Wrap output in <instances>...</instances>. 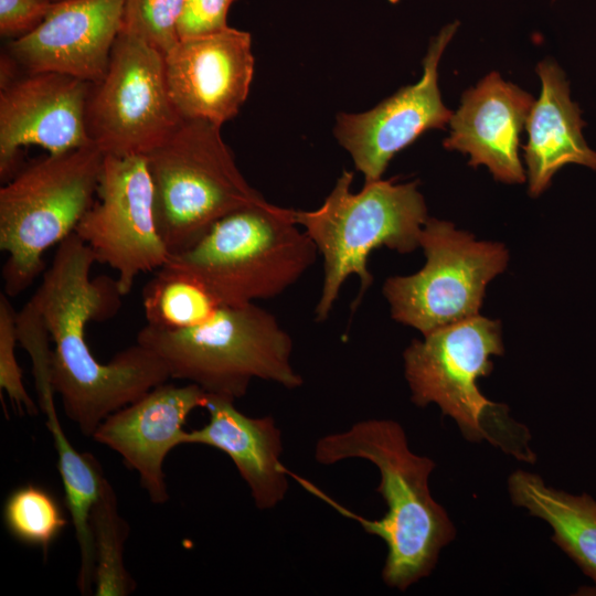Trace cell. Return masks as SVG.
<instances>
[{
	"label": "cell",
	"instance_id": "obj_14",
	"mask_svg": "<svg viewBox=\"0 0 596 596\" xmlns=\"http://www.w3.org/2000/svg\"><path fill=\"white\" fill-rule=\"evenodd\" d=\"M163 57L169 93L182 119L222 127L237 115L254 76L248 32L227 26L180 39Z\"/></svg>",
	"mask_w": 596,
	"mask_h": 596
},
{
	"label": "cell",
	"instance_id": "obj_13",
	"mask_svg": "<svg viewBox=\"0 0 596 596\" xmlns=\"http://www.w3.org/2000/svg\"><path fill=\"white\" fill-rule=\"evenodd\" d=\"M457 26V22L448 24L432 39L417 83L401 88L368 111L338 115L334 136L365 182L380 180L394 155L423 132L449 124L453 111L441 100L438 64Z\"/></svg>",
	"mask_w": 596,
	"mask_h": 596
},
{
	"label": "cell",
	"instance_id": "obj_17",
	"mask_svg": "<svg viewBox=\"0 0 596 596\" xmlns=\"http://www.w3.org/2000/svg\"><path fill=\"white\" fill-rule=\"evenodd\" d=\"M533 104L532 95L492 72L462 95L444 147L470 155L469 166L488 167L498 181L522 183L520 135Z\"/></svg>",
	"mask_w": 596,
	"mask_h": 596
},
{
	"label": "cell",
	"instance_id": "obj_24",
	"mask_svg": "<svg viewBox=\"0 0 596 596\" xmlns=\"http://www.w3.org/2000/svg\"><path fill=\"white\" fill-rule=\"evenodd\" d=\"M185 0H125L120 31L139 36L163 55L179 41Z\"/></svg>",
	"mask_w": 596,
	"mask_h": 596
},
{
	"label": "cell",
	"instance_id": "obj_23",
	"mask_svg": "<svg viewBox=\"0 0 596 596\" xmlns=\"http://www.w3.org/2000/svg\"><path fill=\"white\" fill-rule=\"evenodd\" d=\"M3 521L15 540L45 553L67 524L56 498L33 483L18 487L7 497Z\"/></svg>",
	"mask_w": 596,
	"mask_h": 596
},
{
	"label": "cell",
	"instance_id": "obj_27",
	"mask_svg": "<svg viewBox=\"0 0 596 596\" xmlns=\"http://www.w3.org/2000/svg\"><path fill=\"white\" fill-rule=\"evenodd\" d=\"M53 0H0V34L21 38L33 31L49 13Z\"/></svg>",
	"mask_w": 596,
	"mask_h": 596
},
{
	"label": "cell",
	"instance_id": "obj_7",
	"mask_svg": "<svg viewBox=\"0 0 596 596\" xmlns=\"http://www.w3.org/2000/svg\"><path fill=\"white\" fill-rule=\"evenodd\" d=\"M105 155L94 143L23 167L0 189L4 294L15 297L44 270L47 248L73 234L95 202Z\"/></svg>",
	"mask_w": 596,
	"mask_h": 596
},
{
	"label": "cell",
	"instance_id": "obj_26",
	"mask_svg": "<svg viewBox=\"0 0 596 596\" xmlns=\"http://www.w3.org/2000/svg\"><path fill=\"white\" fill-rule=\"evenodd\" d=\"M235 1L185 0L178 21L179 40L226 29L228 10Z\"/></svg>",
	"mask_w": 596,
	"mask_h": 596
},
{
	"label": "cell",
	"instance_id": "obj_4",
	"mask_svg": "<svg viewBox=\"0 0 596 596\" xmlns=\"http://www.w3.org/2000/svg\"><path fill=\"white\" fill-rule=\"evenodd\" d=\"M137 342L155 352L170 379L185 380L206 394L235 401L254 379L299 387L291 364L292 340L274 315L255 302L221 305L205 321L180 330L145 326Z\"/></svg>",
	"mask_w": 596,
	"mask_h": 596
},
{
	"label": "cell",
	"instance_id": "obj_22",
	"mask_svg": "<svg viewBox=\"0 0 596 596\" xmlns=\"http://www.w3.org/2000/svg\"><path fill=\"white\" fill-rule=\"evenodd\" d=\"M95 552V596H126L136 582L124 563L129 524L119 514L115 490L106 478L89 515Z\"/></svg>",
	"mask_w": 596,
	"mask_h": 596
},
{
	"label": "cell",
	"instance_id": "obj_6",
	"mask_svg": "<svg viewBox=\"0 0 596 596\" xmlns=\"http://www.w3.org/2000/svg\"><path fill=\"white\" fill-rule=\"evenodd\" d=\"M500 323L485 317L443 327L414 340L404 351V372L414 404L439 406L471 441L487 439L515 457L531 461L529 435L501 404L482 395L478 380L491 373L492 355H501Z\"/></svg>",
	"mask_w": 596,
	"mask_h": 596
},
{
	"label": "cell",
	"instance_id": "obj_19",
	"mask_svg": "<svg viewBox=\"0 0 596 596\" xmlns=\"http://www.w3.org/2000/svg\"><path fill=\"white\" fill-rule=\"evenodd\" d=\"M536 72L542 91L526 120L528 143L524 146L532 196L540 195L566 164L596 170V151L584 138L582 110L571 99L564 72L547 58L538 64Z\"/></svg>",
	"mask_w": 596,
	"mask_h": 596
},
{
	"label": "cell",
	"instance_id": "obj_15",
	"mask_svg": "<svg viewBox=\"0 0 596 596\" xmlns=\"http://www.w3.org/2000/svg\"><path fill=\"white\" fill-rule=\"evenodd\" d=\"M125 0L54 1L44 20L7 45L21 72H57L100 81L121 29Z\"/></svg>",
	"mask_w": 596,
	"mask_h": 596
},
{
	"label": "cell",
	"instance_id": "obj_25",
	"mask_svg": "<svg viewBox=\"0 0 596 596\" xmlns=\"http://www.w3.org/2000/svg\"><path fill=\"white\" fill-rule=\"evenodd\" d=\"M8 297L3 291L0 294V389L20 414L33 416L38 414V406L25 390L14 352L19 341L18 312Z\"/></svg>",
	"mask_w": 596,
	"mask_h": 596
},
{
	"label": "cell",
	"instance_id": "obj_16",
	"mask_svg": "<svg viewBox=\"0 0 596 596\" xmlns=\"http://www.w3.org/2000/svg\"><path fill=\"white\" fill-rule=\"evenodd\" d=\"M206 393L195 384L162 383L106 417L92 438L119 454L126 467L139 475L152 503H166L164 459L184 445L187 418L204 407Z\"/></svg>",
	"mask_w": 596,
	"mask_h": 596
},
{
	"label": "cell",
	"instance_id": "obj_9",
	"mask_svg": "<svg viewBox=\"0 0 596 596\" xmlns=\"http://www.w3.org/2000/svg\"><path fill=\"white\" fill-rule=\"evenodd\" d=\"M419 246L424 267L385 280L383 294L396 321L423 336L479 315L486 287L508 263L502 244L478 242L446 221L427 219Z\"/></svg>",
	"mask_w": 596,
	"mask_h": 596
},
{
	"label": "cell",
	"instance_id": "obj_2",
	"mask_svg": "<svg viewBox=\"0 0 596 596\" xmlns=\"http://www.w3.org/2000/svg\"><path fill=\"white\" fill-rule=\"evenodd\" d=\"M361 458L374 464L381 481L376 491L386 503L379 520H368L332 503L356 520L365 532L382 539L387 554L382 571L391 587L405 590L427 576L439 553L455 538V528L444 508L429 491L434 461L414 454L403 427L391 419H368L349 429L321 437L315 459L322 465Z\"/></svg>",
	"mask_w": 596,
	"mask_h": 596
},
{
	"label": "cell",
	"instance_id": "obj_18",
	"mask_svg": "<svg viewBox=\"0 0 596 596\" xmlns=\"http://www.w3.org/2000/svg\"><path fill=\"white\" fill-rule=\"evenodd\" d=\"M209 421L187 432L184 444L214 447L226 454L249 488L258 509L283 501L288 491V470L281 464V433L272 416L251 417L234 401L206 394Z\"/></svg>",
	"mask_w": 596,
	"mask_h": 596
},
{
	"label": "cell",
	"instance_id": "obj_5",
	"mask_svg": "<svg viewBox=\"0 0 596 596\" xmlns=\"http://www.w3.org/2000/svg\"><path fill=\"white\" fill-rule=\"evenodd\" d=\"M353 173L344 170L323 203L312 211L295 210V220L323 258L322 286L315 308L326 320L349 276L360 280L356 302L373 281L370 254L382 246L401 254L419 246L427 209L417 182H364L351 190Z\"/></svg>",
	"mask_w": 596,
	"mask_h": 596
},
{
	"label": "cell",
	"instance_id": "obj_3",
	"mask_svg": "<svg viewBox=\"0 0 596 596\" xmlns=\"http://www.w3.org/2000/svg\"><path fill=\"white\" fill-rule=\"evenodd\" d=\"M318 254L294 209L262 199L223 216L164 266L196 279L221 305L242 306L283 294Z\"/></svg>",
	"mask_w": 596,
	"mask_h": 596
},
{
	"label": "cell",
	"instance_id": "obj_21",
	"mask_svg": "<svg viewBox=\"0 0 596 596\" xmlns=\"http://www.w3.org/2000/svg\"><path fill=\"white\" fill-rule=\"evenodd\" d=\"M221 304L190 275L163 266L145 285L142 307L147 326L180 330L209 319Z\"/></svg>",
	"mask_w": 596,
	"mask_h": 596
},
{
	"label": "cell",
	"instance_id": "obj_8",
	"mask_svg": "<svg viewBox=\"0 0 596 596\" xmlns=\"http://www.w3.org/2000/svg\"><path fill=\"white\" fill-rule=\"evenodd\" d=\"M158 230L170 252L196 244L223 216L260 201L222 139L221 126L182 119L146 156Z\"/></svg>",
	"mask_w": 596,
	"mask_h": 596
},
{
	"label": "cell",
	"instance_id": "obj_20",
	"mask_svg": "<svg viewBox=\"0 0 596 596\" xmlns=\"http://www.w3.org/2000/svg\"><path fill=\"white\" fill-rule=\"evenodd\" d=\"M514 504L544 520L553 541L578 565L596 592V500L549 487L532 472L517 470L509 478Z\"/></svg>",
	"mask_w": 596,
	"mask_h": 596
},
{
	"label": "cell",
	"instance_id": "obj_12",
	"mask_svg": "<svg viewBox=\"0 0 596 596\" xmlns=\"http://www.w3.org/2000/svg\"><path fill=\"white\" fill-rule=\"evenodd\" d=\"M92 83L57 72H21L1 79L0 178L18 172L21 147L38 146L50 155L93 143L86 128Z\"/></svg>",
	"mask_w": 596,
	"mask_h": 596
},
{
	"label": "cell",
	"instance_id": "obj_11",
	"mask_svg": "<svg viewBox=\"0 0 596 596\" xmlns=\"http://www.w3.org/2000/svg\"><path fill=\"white\" fill-rule=\"evenodd\" d=\"M74 233L96 263L117 273L124 296L140 274L164 266L171 254L158 230L146 156L105 155L96 200Z\"/></svg>",
	"mask_w": 596,
	"mask_h": 596
},
{
	"label": "cell",
	"instance_id": "obj_1",
	"mask_svg": "<svg viewBox=\"0 0 596 596\" xmlns=\"http://www.w3.org/2000/svg\"><path fill=\"white\" fill-rule=\"evenodd\" d=\"M96 259L75 234L58 244L53 262L32 296L50 338L52 385L65 415L85 436L116 411L166 383L169 372L162 360L140 343L99 362L86 340L91 321H105L121 307L117 280L92 277Z\"/></svg>",
	"mask_w": 596,
	"mask_h": 596
},
{
	"label": "cell",
	"instance_id": "obj_28",
	"mask_svg": "<svg viewBox=\"0 0 596 596\" xmlns=\"http://www.w3.org/2000/svg\"><path fill=\"white\" fill-rule=\"evenodd\" d=\"M53 1H61V0H53Z\"/></svg>",
	"mask_w": 596,
	"mask_h": 596
},
{
	"label": "cell",
	"instance_id": "obj_10",
	"mask_svg": "<svg viewBox=\"0 0 596 596\" xmlns=\"http://www.w3.org/2000/svg\"><path fill=\"white\" fill-rule=\"evenodd\" d=\"M85 119L91 141L104 155L147 156L162 143L182 120L169 93L163 54L120 31L104 77L91 85Z\"/></svg>",
	"mask_w": 596,
	"mask_h": 596
}]
</instances>
